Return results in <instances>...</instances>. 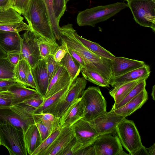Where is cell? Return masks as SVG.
<instances>
[{
    "label": "cell",
    "mask_w": 155,
    "mask_h": 155,
    "mask_svg": "<svg viewBox=\"0 0 155 155\" xmlns=\"http://www.w3.org/2000/svg\"><path fill=\"white\" fill-rule=\"evenodd\" d=\"M76 30L73 25L68 24L60 28L61 38L65 41L67 46L79 55L109 82L112 77L111 61L101 57L85 46L75 37Z\"/></svg>",
    "instance_id": "6da1fadb"
},
{
    "label": "cell",
    "mask_w": 155,
    "mask_h": 155,
    "mask_svg": "<svg viewBox=\"0 0 155 155\" xmlns=\"http://www.w3.org/2000/svg\"><path fill=\"white\" fill-rule=\"evenodd\" d=\"M21 15L27 21L31 31L38 38L56 42L43 0H30L26 11Z\"/></svg>",
    "instance_id": "7a4b0ae2"
},
{
    "label": "cell",
    "mask_w": 155,
    "mask_h": 155,
    "mask_svg": "<svg viewBox=\"0 0 155 155\" xmlns=\"http://www.w3.org/2000/svg\"><path fill=\"white\" fill-rule=\"evenodd\" d=\"M35 108L21 103L0 108V124H8L22 130L24 134L35 124L33 114Z\"/></svg>",
    "instance_id": "3957f363"
},
{
    "label": "cell",
    "mask_w": 155,
    "mask_h": 155,
    "mask_svg": "<svg viewBox=\"0 0 155 155\" xmlns=\"http://www.w3.org/2000/svg\"><path fill=\"white\" fill-rule=\"evenodd\" d=\"M127 7V4L117 2L87 8L78 13L77 23L80 26L94 27L97 24L107 20Z\"/></svg>",
    "instance_id": "277c9868"
},
{
    "label": "cell",
    "mask_w": 155,
    "mask_h": 155,
    "mask_svg": "<svg viewBox=\"0 0 155 155\" xmlns=\"http://www.w3.org/2000/svg\"><path fill=\"white\" fill-rule=\"evenodd\" d=\"M115 133L122 145L129 155H135L144 147L139 132L133 120L124 118L117 125Z\"/></svg>",
    "instance_id": "5b68a950"
},
{
    "label": "cell",
    "mask_w": 155,
    "mask_h": 155,
    "mask_svg": "<svg viewBox=\"0 0 155 155\" xmlns=\"http://www.w3.org/2000/svg\"><path fill=\"white\" fill-rule=\"evenodd\" d=\"M1 144L10 155H27L23 131L8 124H0Z\"/></svg>",
    "instance_id": "8992f818"
},
{
    "label": "cell",
    "mask_w": 155,
    "mask_h": 155,
    "mask_svg": "<svg viewBox=\"0 0 155 155\" xmlns=\"http://www.w3.org/2000/svg\"><path fill=\"white\" fill-rule=\"evenodd\" d=\"M127 6L140 25L155 31V0H129Z\"/></svg>",
    "instance_id": "52a82bcc"
},
{
    "label": "cell",
    "mask_w": 155,
    "mask_h": 155,
    "mask_svg": "<svg viewBox=\"0 0 155 155\" xmlns=\"http://www.w3.org/2000/svg\"><path fill=\"white\" fill-rule=\"evenodd\" d=\"M81 97L85 103L83 119L92 120L107 111V102L98 87H89L84 91Z\"/></svg>",
    "instance_id": "ba28073f"
},
{
    "label": "cell",
    "mask_w": 155,
    "mask_h": 155,
    "mask_svg": "<svg viewBox=\"0 0 155 155\" xmlns=\"http://www.w3.org/2000/svg\"><path fill=\"white\" fill-rule=\"evenodd\" d=\"M87 84V80L83 77H77L68 91L57 104L51 114L61 117L74 101L81 97Z\"/></svg>",
    "instance_id": "9c48e42d"
},
{
    "label": "cell",
    "mask_w": 155,
    "mask_h": 155,
    "mask_svg": "<svg viewBox=\"0 0 155 155\" xmlns=\"http://www.w3.org/2000/svg\"><path fill=\"white\" fill-rule=\"evenodd\" d=\"M22 38L21 52L22 58L32 68L41 59L38 38L30 30L26 31Z\"/></svg>",
    "instance_id": "30bf717a"
},
{
    "label": "cell",
    "mask_w": 155,
    "mask_h": 155,
    "mask_svg": "<svg viewBox=\"0 0 155 155\" xmlns=\"http://www.w3.org/2000/svg\"><path fill=\"white\" fill-rule=\"evenodd\" d=\"M23 20V17L12 7L6 10L0 9L1 30L18 33L23 31H31Z\"/></svg>",
    "instance_id": "8fae6325"
},
{
    "label": "cell",
    "mask_w": 155,
    "mask_h": 155,
    "mask_svg": "<svg viewBox=\"0 0 155 155\" xmlns=\"http://www.w3.org/2000/svg\"><path fill=\"white\" fill-rule=\"evenodd\" d=\"M125 118L111 109L89 121L100 135L115 132L117 125Z\"/></svg>",
    "instance_id": "7c38bea8"
},
{
    "label": "cell",
    "mask_w": 155,
    "mask_h": 155,
    "mask_svg": "<svg viewBox=\"0 0 155 155\" xmlns=\"http://www.w3.org/2000/svg\"><path fill=\"white\" fill-rule=\"evenodd\" d=\"M113 133L98 136L93 143L96 155H119L123 150L118 137Z\"/></svg>",
    "instance_id": "4fadbf2b"
},
{
    "label": "cell",
    "mask_w": 155,
    "mask_h": 155,
    "mask_svg": "<svg viewBox=\"0 0 155 155\" xmlns=\"http://www.w3.org/2000/svg\"><path fill=\"white\" fill-rule=\"evenodd\" d=\"M75 138L84 148L93 144L99 135L88 121L81 119L71 126Z\"/></svg>",
    "instance_id": "5bb4252c"
},
{
    "label": "cell",
    "mask_w": 155,
    "mask_h": 155,
    "mask_svg": "<svg viewBox=\"0 0 155 155\" xmlns=\"http://www.w3.org/2000/svg\"><path fill=\"white\" fill-rule=\"evenodd\" d=\"M85 101L81 97L74 101L64 114L60 117V124L61 127H71L84 116Z\"/></svg>",
    "instance_id": "9a60e30c"
},
{
    "label": "cell",
    "mask_w": 155,
    "mask_h": 155,
    "mask_svg": "<svg viewBox=\"0 0 155 155\" xmlns=\"http://www.w3.org/2000/svg\"><path fill=\"white\" fill-rule=\"evenodd\" d=\"M74 137L71 126L61 127L58 136L41 155H61Z\"/></svg>",
    "instance_id": "2e32d148"
},
{
    "label": "cell",
    "mask_w": 155,
    "mask_h": 155,
    "mask_svg": "<svg viewBox=\"0 0 155 155\" xmlns=\"http://www.w3.org/2000/svg\"><path fill=\"white\" fill-rule=\"evenodd\" d=\"M31 68L36 90L44 97L49 84L46 58L40 60L34 68Z\"/></svg>",
    "instance_id": "e0dca14e"
},
{
    "label": "cell",
    "mask_w": 155,
    "mask_h": 155,
    "mask_svg": "<svg viewBox=\"0 0 155 155\" xmlns=\"http://www.w3.org/2000/svg\"><path fill=\"white\" fill-rule=\"evenodd\" d=\"M65 68L59 64L56 70L50 81L44 99L57 93L66 86L71 80Z\"/></svg>",
    "instance_id": "ac0fdd59"
},
{
    "label": "cell",
    "mask_w": 155,
    "mask_h": 155,
    "mask_svg": "<svg viewBox=\"0 0 155 155\" xmlns=\"http://www.w3.org/2000/svg\"><path fill=\"white\" fill-rule=\"evenodd\" d=\"M145 64V62L143 61L122 57H116L111 62V78L123 74L142 67Z\"/></svg>",
    "instance_id": "d6986e66"
},
{
    "label": "cell",
    "mask_w": 155,
    "mask_h": 155,
    "mask_svg": "<svg viewBox=\"0 0 155 155\" xmlns=\"http://www.w3.org/2000/svg\"><path fill=\"white\" fill-rule=\"evenodd\" d=\"M150 73V67L145 64L143 66L122 75L112 78L109 81L112 87L137 80H147Z\"/></svg>",
    "instance_id": "ffe728a7"
},
{
    "label": "cell",
    "mask_w": 155,
    "mask_h": 155,
    "mask_svg": "<svg viewBox=\"0 0 155 155\" xmlns=\"http://www.w3.org/2000/svg\"><path fill=\"white\" fill-rule=\"evenodd\" d=\"M22 41L19 33L0 30V46L6 53L21 51Z\"/></svg>",
    "instance_id": "44dd1931"
},
{
    "label": "cell",
    "mask_w": 155,
    "mask_h": 155,
    "mask_svg": "<svg viewBox=\"0 0 155 155\" xmlns=\"http://www.w3.org/2000/svg\"><path fill=\"white\" fill-rule=\"evenodd\" d=\"M148 99V94L145 88L125 105L114 110L117 114L126 117L141 108Z\"/></svg>",
    "instance_id": "7402d4cb"
},
{
    "label": "cell",
    "mask_w": 155,
    "mask_h": 155,
    "mask_svg": "<svg viewBox=\"0 0 155 155\" xmlns=\"http://www.w3.org/2000/svg\"><path fill=\"white\" fill-rule=\"evenodd\" d=\"M76 78L71 80L61 90L45 99L42 104L38 108L35 109L34 113L42 112L51 114L57 104L68 91Z\"/></svg>",
    "instance_id": "603a6c76"
},
{
    "label": "cell",
    "mask_w": 155,
    "mask_h": 155,
    "mask_svg": "<svg viewBox=\"0 0 155 155\" xmlns=\"http://www.w3.org/2000/svg\"><path fill=\"white\" fill-rule=\"evenodd\" d=\"M8 91L12 96V105L22 103L38 93L35 89L28 88L18 82L11 86Z\"/></svg>",
    "instance_id": "cb8c5ba5"
},
{
    "label": "cell",
    "mask_w": 155,
    "mask_h": 155,
    "mask_svg": "<svg viewBox=\"0 0 155 155\" xmlns=\"http://www.w3.org/2000/svg\"><path fill=\"white\" fill-rule=\"evenodd\" d=\"M24 139L28 154L31 155L42 142L40 135L35 124L28 128L24 134Z\"/></svg>",
    "instance_id": "d4e9b609"
},
{
    "label": "cell",
    "mask_w": 155,
    "mask_h": 155,
    "mask_svg": "<svg viewBox=\"0 0 155 155\" xmlns=\"http://www.w3.org/2000/svg\"><path fill=\"white\" fill-rule=\"evenodd\" d=\"M81 71L87 80L102 87H110L109 82L88 63H86L85 67Z\"/></svg>",
    "instance_id": "484cf974"
},
{
    "label": "cell",
    "mask_w": 155,
    "mask_h": 155,
    "mask_svg": "<svg viewBox=\"0 0 155 155\" xmlns=\"http://www.w3.org/2000/svg\"><path fill=\"white\" fill-rule=\"evenodd\" d=\"M74 35L76 38L85 46L97 55L111 61L115 58L116 56L114 54L98 43L91 41L79 35L76 31L74 32Z\"/></svg>",
    "instance_id": "4316f807"
},
{
    "label": "cell",
    "mask_w": 155,
    "mask_h": 155,
    "mask_svg": "<svg viewBox=\"0 0 155 155\" xmlns=\"http://www.w3.org/2000/svg\"><path fill=\"white\" fill-rule=\"evenodd\" d=\"M146 80L144 79L137 80L117 85L110 91L109 93L114 101V104L120 103L127 96L134 86L140 81Z\"/></svg>",
    "instance_id": "83f0119b"
},
{
    "label": "cell",
    "mask_w": 155,
    "mask_h": 155,
    "mask_svg": "<svg viewBox=\"0 0 155 155\" xmlns=\"http://www.w3.org/2000/svg\"><path fill=\"white\" fill-rule=\"evenodd\" d=\"M65 55L59 63L64 66L66 69L71 80L76 78L81 71L80 65L74 60L67 50Z\"/></svg>",
    "instance_id": "f1b7e54d"
},
{
    "label": "cell",
    "mask_w": 155,
    "mask_h": 155,
    "mask_svg": "<svg viewBox=\"0 0 155 155\" xmlns=\"http://www.w3.org/2000/svg\"><path fill=\"white\" fill-rule=\"evenodd\" d=\"M34 114L38 117L48 129L50 134L61 127L60 124V118L49 113H39Z\"/></svg>",
    "instance_id": "f546056e"
},
{
    "label": "cell",
    "mask_w": 155,
    "mask_h": 155,
    "mask_svg": "<svg viewBox=\"0 0 155 155\" xmlns=\"http://www.w3.org/2000/svg\"><path fill=\"white\" fill-rule=\"evenodd\" d=\"M45 6L51 27L56 40L61 39L59 22L56 19L54 13L53 0H43Z\"/></svg>",
    "instance_id": "4dcf8cb0"
},
{
    "label": "cell",
    "mask_w": 155,
    "mask_h": 155,
    "mask_svg": "<svg viewBox=\"0 0 155 155\" xmlns=\"http://www.w3.org/2000/svg\"><path fill=\"white\" fill-rule=\"evenodd\" d=\"M15 67L7 57H0V79H15Z\"/></svg>",
    "instance_id": "1f68e13d"
},
{
    "label": "cell",
    "mask_w": 155,
    "mask_h": 155,
    "mask_svg": "<svg viewBox=\"0 0 155 155\" xmlns=\"http://www.w3.org/2000/svg\"><path fill=\"white\" fill-rule=\"evenodd\" d=\"M38 38L41 59L45 58L49 55H54L59 46L58 44L56 42H52L41 38Z\"/></svg>",
    "instance_id": "d6a6232c"
},
{
    "label": "cell",
    "mask_w": 155,
    "mask_h": 155,
    "mask_svg": "<svg viewBox=\"0 0 155 155\" xmlns=\"http://www.w3.org/2000/svg\"><path fill=\"white\" fill-rule=\"evenodd\" d=\"M146 85V80L142 81L138 83L120 103L113 105L112 109H116L125 105L145 89Z\"/></svg>",
    "instance_id": "836d02e7"
},
{
    "label": "cell",
    "mask_w": 155,
    "mask_h": 155,
    "mask_svg": "<svg viewBox=\"0 0 155 155\" xmlns=\"http://www.w3.org/2000/svg\"><path fill=\"white\" fill-rule=\"evenodd\" d=\"M29 65L24 59L20 60L15 68V79L17 82L27 86L26 74Z\"/></svg>",
    "instance_id": "e575fe53"
},
{
    "label": "cell",
    "mask_w": 155,
    "mask_h": 155,
    "mask_svg": "<svg viewBox=\"0 0 155 155\" xmlns=\"http://www.w3.org/2000/svg\"><path fill=\"white\" fill-rule=\"evenodd\" d=\"M61 128V127L50 134L42 142L31 155H41L58 136Z\"/></svg>",
    "instance_id": "d590c367"
},
{
    "label": "cell",
    "mask_w": 155,
    "mask_h": 155,
    "mask_svg": "<svg viewBox=\"0 0 155 155\" xmlns=\"http://www.w3.org/2000/svg\"><path fill=\"white\" fill-rule=\"evenodd\" d=\"M84 147L74 138L62 152L61 155H77L78 152Z\"/></svg>",
    "instance_id": "8d00e7d4"
},
{
    "label": "cell",
    "mask_w": 155,
    "mask_h": 155,
    "mask_svg": "<svg viewBox=\"0 0 155 155\" xmlns=\"http://www.w3.org/2000/svg\"><path fill=\"white\" fill-rule=\"evenodd\" d=\"M54 12L55 17L59 22L66 9L65 0H53Z\"/></svg>",
    "instance_id": "74e56055"
},
{
    "label": "cell",
    "mask_w": 155,
    "mask_h": 155,
    "mask_svg": "<svg viewBox=\"0 0 155 155\" xmlns=\"http://www.w3.org/2000/svg\"><path fill=\"white\" fill-rule=\"evenodd\" d=\"M46 58L48 80L49 82L56 70L59 63L54 60L53 55H49Z\"/></svg>",
    "instance_id": "f35d334b"
},
{
    "label": "cell",
    "mask_w": 155,
    "mask_h": 155,
    "mask_svg": "<svg viewBox=\"0 0 155 155\" xmlns=\"http://www.w3.org/2000/svg\"><path fill=\"white\" fill-rule=\"evenodd\" d=\"M33 116L35 123L37 127L40 135L42 142L51 134L48 129L43 123L39 118L34 114Z\"/></svg>",
    "instance_id": "ab89813d"
},
{
    "label": "cell",
    "mask_w": 155,
    "mask_h": 155,
    "mask_svg": "<svg viewBox=\"0 0 155 155\" xmlns=\"http://www.w3.org/2000/svg\"><path fill=\"white\" fill-rule=\"evenodd\" d=\"M44 100V97L38 93L26 100L23 103L36 109L42 104Z\"/></svg>",
    "instance_id": "60d3db41"
},
{
    "label": "cell",
    "mask_w": 155,
    "mask_h": 155,
    "mask_svg": "<svg viewBox=\"0 0 155 155\" xmlns=\"http://www.w3.org/2000/svg\"><path fill=\"white\" fill-rule=\"evenodd\" d=\"M12 96L9 91L0 92V108L12 106Z\"/></svg>",
    "instance_id": "b9f144b4"
},
{
    "label": "cell",
    "mask_w": 155,
    "mask_h": 155,
    "mask_svg": "<svg viewBox=\"0 0 155 155\" xmlns=\"http://www.w3.org/2000/svg\"><path fill=\"white\" fill-rule=\"evenodd\" d=\"M61 45L57 48L53 55L54 60L58 63L61 62L67 52L66 43L62 38H61Z\"/></svg>",
    "instance_id": "7bdbcfd3"
},
{
    "label": "cell",
    "mask_w": 155,
    "mask_h": 155,
    "mask_svg": "<svg viewBox=\"0 0 155 155\" xmlns=\"http://www.w3.org/2000/svg\"><path fill=\"white\" fill-rule=\"evenodd\" d=\"M30 0H16L12 7L20 14L26 11Z\"/></svg>",
    "instance_id": "ee69618b"
},
{
    "label": "cell",
    "mask_w": 155,
    "mask_h": 155,
    "mask_svg": "<svg viewBox=\"0 0 155 155\" xmlns=\"http://www.w3.org/2000/svg\"><path fill=\"white\" fill-rule=\"evenodd\" d=\"M7 58L9 61L15 66L22 59L21 51H14L7 53Z\"/></svg>",
    "instance_id": "f6af8a7d"
},
{
    "label": "cell",
    "mask_w": 155,
    "mask_h": 155,
    "mask_svg": "<svg viewBox=\"0 0 155 155\" xmlns=\"http://www.w3.org/2000/svg\"><path fill=\"white\" fill-rule=\"evenodd\" d=\"M67 50L74 60L80 65L81 70L85 67L86 62L79 55L74 51L68 47L67 46Z\"/></svg>",
    "instance_id": "bcb514c9"
},
{
    "label": "cell",
    "mask_w": 155,
    "mask_h": 155,
    "mask_svg": "<svg viewBox=\"0 0 155 155\" xmlns=\"http://www.w3.org/2000/svg\"><path fill=\"white\" fill-rule=\"evenodd\" d=\"M17 82L15 79H0V92L8 91L11 86Z\"/></svg>",
    "instance_id": "7dc6e473"
},
{
    "label": "cell",
    "mask_w": 155,
    "mask_h": 155,
    "mask_svg": "<svg viewBox=\"0 0 155 155\" xmlns=\"http://www.w3.org/2000/svg\"><path fill=\"white\" fill-rule=\"evenodd\" d=\"M26 82L27 87H30L33 89H36V86L32 74L31 68L29 65L28 67L27 71Z\"/></svg>",
    "instance_id": "c3c4849f"
},
{
    "label": "cell",
    "mask_w": 155,
    "mask_h": 155,
    "mask_svg": "<svg viewBox=\"0 0 155 155\" xmlns=\"http://www.w3.org/2000/svg\"><path fill=\"white\" fill-rule=\"evenodd\" d=\"M77 155H96L93 144L81 149Z\"/></svg>",
    "instance_id": "681fc988"
},
{
    "label": "cell",
    "mask_w": 155,
    "mask_h": 155,
    "mask_svg": "<svg viewBox=\"0 0 155 155\" xmlns=\"http://www.w3.org/2000/svg\"><path fill=\"white\" fill-rule=\"evenodd\" d=\"M11 0H0V9L6 10L10 7Z\"/></svg>",
    "instance_id": "f907efd6"
},
{
    "label": "cell",
    "mask_w": 155,
    "mask_h": 155,
    "mask_svg": "<svg viewBox=\"0 0 155 155\" xmlns=\"http://www.w3.org/2000/svg\"><path fill=\"white\" fill-rule=\"evenodd\" d=\"M149 155H155V144L148 148H146Z\"/></svg>",
    "instance_id": "816d5d0a"
},
{
    "label": "cell",
    "mask_w": 155,
    "mask_h": 155,
    "mask_svg": "<svg viewBox=\"0 0 155 155\" xmlns=\"http://www.w3.org/2000/svg\"><path fill=\"white\" fill-rule=\"evenodd\" d=\"M141 154L149 155L146 148L144 146L142 148L140 149L139 151H138L135 154V155Z\"/></svg>",
    "instance_id": "f5cc1de1"
},
{
    "label": "cell",
    "mask_w": 155,
    "mask_h": 155,
    "mask_svg": "<svg viewBox=\"0 0 155 155\" xmlns=\"http://www.w3.org/2000/svg\"><path fill=\"white\" fill-rule=\"evenodd\" d=\"M155 85H154L153 86L152 91L151 93V96L152 97V99L153 100H155Z\"/></svg>",
    "instance_id": "db71d44e"
},
{
    "label": "cell",
    "mask_w": 155,
    "mask_h": 155,
    "mask_svg": "<svg viewBox=\"0 0 155 155\" xmlns=\"http://www.w3.org/2000/svg\"><path fill=\"white\" fill-rule=\"evenodd\" d=\"M16 0H11L10 4V8L12 7L15 4Z\"/></svg>",
    "instance_id": "11a10c76"
},
{
    "label": "cell",
    "mask_w": 155,
    "mask_h": 155,
    "mask_svg": "<svg viewBox=\"0 0 155 155\" xmlns=\"http://www.w3.org/2000/svg\"><path fill=\"white\" fill-rule=\"evenodd\" d=\"M129 155L128 153H125L124 150L121 152L119 154V155Z\"/></svg>",
    "instance_id": "9f6ffc18"
},
{
    "label": "cell",
    "mask_w": 155,
    "mask_h": 155,
    "mask_svg": "<svg viewBox=\"0 0 155 155\" xmlns=\"http://www.w3.org/2000/svg\"><path fill=\"white\" fill-rule=\"evenodd\" d=\"M70 0H65V3L67 4V2Z\"/></svg>",
    "instance_id": "6f0895ef"
},
{
    "label": "cell",
    "mask_w": 155,
    "mask_h": 155,
    "mask_svg": "<svg viewBox=\"0 0 155 155\" xmlns=\"http://www.w3.org/2000/svg\"><path fill=\"white\" fill-rule=\"evenodd\" d=\"M1 145V140H0V146Z\"/></svg>",
    "instance_id": "680465c9"
}]
</instances>
